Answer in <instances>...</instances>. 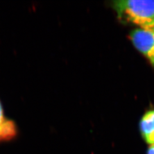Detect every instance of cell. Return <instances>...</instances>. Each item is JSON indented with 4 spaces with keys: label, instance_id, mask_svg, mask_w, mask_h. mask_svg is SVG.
<instances>
[{
    "label": "cell",
    "instance_id": "cell-1",
    "mask_svg": "<svg viewBox=\"0 0 154 154\" xmlns=\"http://www.w3.org/2000/svg\"><path fill=\"white\" fill-rule=\"evenodd\" d=\"M114 7L122 20L154 30V0L116 1Z\"/></svg>",
    "mask_w": 154,
    "mask_h": 154
},
{
    "label": "cell",
    "instance_id": "cell-2",
    "mask_svg": "<svg viewBox=\"0 0 154 154\" xmlns=\"http://www.w3.org/2000/svg\"><path fill=\"white\" fill-rule=\"evenodd\" d=\"M130 37L135 47L154 66V30L138 28L131 33Z\"/></svg>",
    "mask_w": 154,
    "mask_h": 154
},
{
    "label": "cell",
    "instance_id": "cell-3",
    "mask_svg": "<svg viewBox=\"0 0 154 154\" xmlns=\"http://www.w3.org/2000/svg\"><path fill=\"white\" fill-rule=\"evenodd\" d=\"M140 131L148 144H154V110L145 113L140 121Z\"/></svg>",
    "mask_w": 154,
    "mask_h": 154
},
{
    "label": "cell",
    "instance_id": "cell-4",
    "mask_svg": "<svg viewBox=\"0 0 154 154\" xmlns=\"http://www.w3.org/2000/svg\"><path fill=\"white\" fill-rule=\"evenodd\" d=\"M16 134V127L14 124L3 116V109L0 103V140L13 137Z\"/></svg>",
    "mask_w": 154,
    "mask_h": 154
},
{
    "label": "cell",
    "instance_id": "cell-5",
    "mask_svg": "<svg viewBox=\"0 0 154 154\" xmlns=\"http://www.w3.org/2000/svg\"><path fill=\"white\" fill-rule=\"evenodd\" d=\"M146 154H154V144H151V145L149 146Z\"/></svg>",
    "mask_w": 154,
    "mask_h": 154
}]
</instances>
